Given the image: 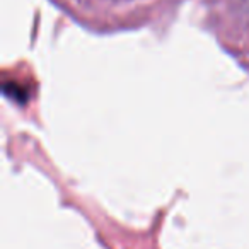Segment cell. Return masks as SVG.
<instances>
[{"mask_svg": "<svg viewBox=\"0 0 249 249\" xmlns=\"http://www.w3.org/2000/svg\"><path fill=\"white\" fill-rule=\"evenodd\" d=\"M237 11L249 21V0H234Z\"/></svg>", "mask_w": 249, "mask_h": 249, "instance_id": "1", "label": "cell"}]
</instances>
